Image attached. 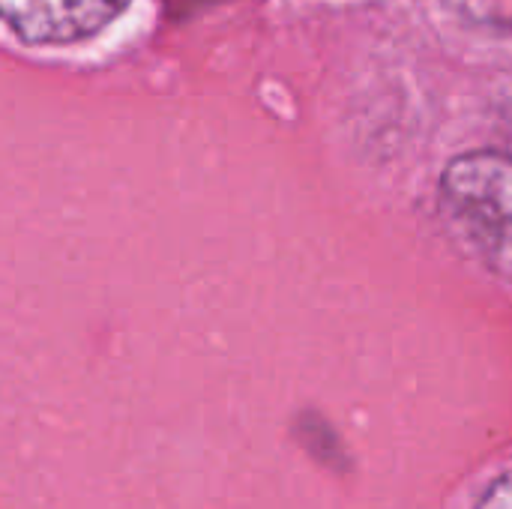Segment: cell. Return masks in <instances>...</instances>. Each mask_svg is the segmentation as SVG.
Masks as SVG:
<instances>
[{
    "label": "cell",
    "instance_id": "6da1fadb",
    "mask_svg": "<svg viewBox=\"0 0 512 509\" xmlns=\"http://www.w3.org/2000/svg\"><path fill=\"white\" fill-rule=\"evenodd\" d=\"M441 204L483 264L512 282V156L468 150L447 162L438 180Z\"/></svg>",
    "mask_w": 512,
    "mask_h": 509
},
{
    "label": "cell",
    "instance_id": "7a4b0ae2",
    "mask_svg": "<svg viewBox=\"0 0 512 509\" xmlns=\"http://www.w3.org/2000/svg\"><path fill=\"white\" fill-rule=\"evenodd\" d=\"M129 0H0L3 24L33 45H63L105 30Z\"/></svg>",
    "mask_w": 512,
    "mask_h": 509
},
{
    "label": "cell",
    "instance_id": "3957f363",
    "mask_svg": "<svg viewBox=\"0 0 512 509\" xmlns=\"http://www.w3.org/2000/svg\"><path fill=\"white\" fill-rule=\"evenodd\" d=\"M474 509H512V471L489 483V489L480 495Z\"/></svg>",
    "mask_w": 512,
    "mask_h": 509
}]
</instances>
